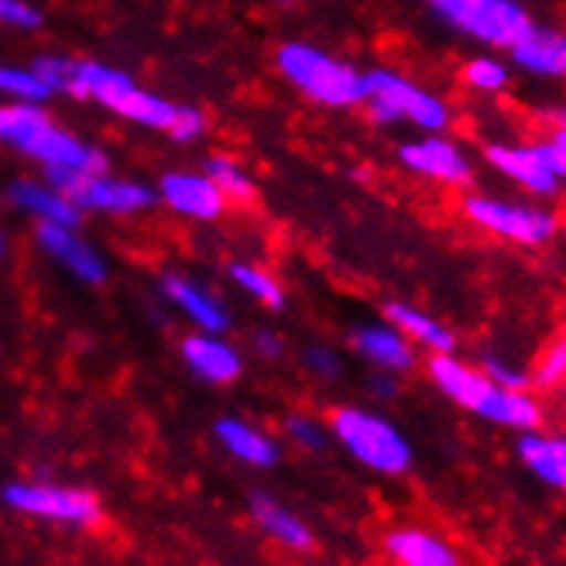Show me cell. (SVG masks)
I'll list each match as a JSON object with an SVG mask.
<instances>
[{"instance_id":"cell-20","label":"cell","mask_w":566,"mask_h":566,"mask_svg":"<svg viewBox=\"0 0 566 566\" xmlns=\"http://www.w3.org/2000/svg\"><path fill=\"white\" fill-rule=\"evenodd\" d=\"M515 457L539 484L566 491V437H549L543 429L518 432Z\"/></svg>"},{"instance_id":"cell-23","label":"cell","mask_w":566,"mask_h":566,"mask_svg":"<svg viewBox=\"0 0 566 566\" xmlns=\"http://www.w3.org/2000/svg\"><path fill=\"white\" fill-rule=\"evenodd\" d=\"M251 522L269 536L272 543L292 549V553H306L316 546L313 528L298 518L292 509H285L279 497L272 494H251Z\"/></svg>"},{"instance_id":"cell-5","label":"cell","mask_w":566,"mask_h":566,"mask_svg":"<svg viewBox=\"0 0 566 566\" xmlns=\"http://www.w3.org/2000/svg\"><path fill=\"white\" fill-rule=\"evenodd\" d=\"M326 429L360 468H368L381 478H402L412 471L416 450L409 437L381 412L360 409V406H337L329 412Z\"/></svg>"},{"instance_id":"cell-11","label":"cell","mask_w":566,"mask_h":566,"mask_svg":"<svg viewBox=\"0 0 566 566\" xmlns=\"http://www.w3.org/2000/svg\"><path fill=\"white\" fill-rule=\"evenodd\" d=\"M398 165L426 182L450 186V189H471L478 176L468 148L447 135H422L398 145Z\"/></svg>"},{"instance_id":"cell-19","label":"cell","mask_w":566,"mask_h":566,"mask_svg":"<svg viewBox=\"0 0 566 566\" xmlns=\"http://www.w3.org/2000/svg\"><path fill=\"white\" fill-rule=\"evenodd\" d=\"M161 292H165V298L189 319V323H196L199 329H207V333H227L230 329V313H227V306L220 303V298L210 292V289H203L199 282H192L189 275H176V272H169L161 279Z\"/></svg>"},{"instance_id":"cell-17","label":"cell","mask_w":566,"mask_h":566,"mask_svg":"<svg viewBox=\"0 0 566 566\" xmlns=\"http://www.w3.org/2000/svg\"><path fill=\"white\" fill-rule=\"evenodd\" d=\"M158 196L165 199V207L176 210L179 217L199 220V223H210L220 220L227 210V199L217 189V182L207 172H169L161 176Z\"/></svg>"},{"instance_id":"cell-36","label":"cell","mask_w":566,"mask_h":566,"mask_svg":"<svg viewBox=\"0 0 566 566\" xmlns=\"http://www.w3.org/2000/svg\"><path fill=\"white\" fill-rule=\"evenodd\" d=\"M546 120H549V124H566V107L549 111V114H546Z\"/></svg>"},{"instance_id":"cell-6","label":"cell","mask_w":566,"mask_h":566,"mask_svg":"<svg viewBox=\"0 0 566 566\" xmlns=\"http://www.w3.org/2000/svg\"><path fill=\"white\" fill-rule=\"evenodd\" d=\"M279 73L303 93L306 99L329 111L360 107L364 99V73L350 62L329 55L310 42H289L279 49Z\"/></svg>"},{"instance_id":"cell-18","label":"cell","mask_w":566,"mask_h":566,"mask_svg":"<svg viewBox=\"0 0 566 566\" xmlns=\"http://www.w3.org/2000/svg\"><path fill=\"white\" fill-rule=\"evenodd\" d=\"M182 360L196 378H203L210 385H234L244 371L238 347H230L223 340V333H207V329L189 333L182 340Z\"/></svg>"},{"instance_id":"cell-15","label":"cell","mask_w":566,"mask_h":566,"mask_svg":"<svg viewBox=\"0 0 566 566\" xmlns=\"http://www.w3.org/2000/svg\"><path fill=\"white\" fill-rule=\"evenodd\" d=\"M350 347L360 360H368L375 371H388V375H412L419 368V354L409 344V337H402L388 319L381 323H360L350 329Z\"/></svg>"},{"instance_id":"cell-2","label":"cell","mask_w":566,"mask_h":566,"mask_svg":"<svg viewBox=\"0 0 566 566\" xmlns=\"http://www.w3.org/2000/svg\"><path fill=\"white\" fill-rule=\"evenodd\" d=\"M426 378L443 398H450L453 406H460L463 412H471L491 426L515 429V432L543 429L546 416L536 395L494 385L478 364L460 360L457 354H429Z\"/></svg>"},{"instance_id":"cell-13","label":"cell","mask_w":566,"mask_h":566,"mask_svg":"<svg viewBox=\"0 0 566 566\" xmlns=\"http://www.w3.org/2000/svg\"><path fill=\"white\" fill-rule=\"evenodd\" d=\"M381 553L391 566H468L463 553L429 525H391L381 536Z\"/></svg>"},{"instance_id":"cell-1","label":"cell","mask_w":566,"mask_h":566,"mask_svg":"<svg viewBox=\"0 0 566 566\" xmlns=\"http://www.w3.org/2000/svg\"><path fill=\"white\" fill-rule=\"evenodd\" d=\"M52 93H65L76 99H90L104 111L117 114L120 120H130L138 127L165 130L172 142H196L207 135V114L189 104H172L142 83L130 80L124 70L90 59H65V55H42L31 62Z\"/></svg>"},{"instance_id":"cell-14","label":"cell","mask_w":566,"mask_h":566,"mask_svg":"<svg viewBox=\"0 0 566 566\" xmlns=\"http://www.w3.org/2000/svg\"><path fill=\"white\" fill-rule=\"evenodd\" d=\"M35 241L39 248L62 264L73 279H80L83 285H104L107 282V261L99 254L83 234L80 227H65V223H39L35 227Z\"/></svg>"},{"instance_id":"cell-38","label":"cell","mask_w":566,"mask_h":566,"mask_svg":"<svg viewBox=\"0 0 566 566\" xmlns=\"http://www.w3.org/2000/svg\"><path fill=\"white\" fill-rule=\"evenodd\" d=\"M279 4H289V0H279Z\"/></svg>"},{"instance_id":"cell-24","label":"cell","mask_w":566,"mask_h":566,"mask_svg":"<svg viewBox=\"0 0 566 566\" xmlns=\"http://www.w3.org/2000/svg\"><path fill=\"white\" fill-rule=\"evenodd\" d=\"M213 432L220 447L234 460L248 463V468H275L279 463V443L244 419H220Z\"/></svg>"},{"instance_id":"cell-9","label":"cell","mask_w":566,"mask_h":566,"mask_svg":"<svg viewBox=\"0 0 566 566\" xmlns=\"http://www.w3.org/2000/svg\"><path fill=\"white\" fill-rule=\"evenodd\" d=\"M4 505L18 515H31L42 522L93 528L104 522V502L86 488H65V484H45V481H14L0 491Z\"/></svg>"},{"instance_id":"cell-34","label":"cell","mask_w":566,"mask_h":566,"mask_svg":"<svg viewBox=\"0 0 566 566\" xmlns=\"http://www.w3.org/2000/svg\"><path fill=\"white\" fill-rule=\"evenodd\" d=\"M371 395L378 398V402H395L398 395H402V378L398 375H388V371H375L371 381H368Z\"/></svg>"},{"instance_id":"cell-37","label":"cell","mask_w":566,"mask_h":566,"mask_svg":"<svg viewBox=\"0 0 566 566\" xmlns=\"http://www.w3.org/2000/svg\"><path fill=\"white\" fill-rule=\"evenodd\" d=\"M8 251H11V241H8V234H4V227H0V261L8 258Z\"/></svg>"},{"instance_id":"cell-27","label":"cell","mask_w":566,"mask_h":566,"mask_svg":"<svg viewBox=\"0 0 566 566\" xmlns=\"http://www.w3.org/2000/svg\"><path fill=\"white\" fill-rule=\"evenodd\" d=\"M230 279H234V285L241 292H248L251 298H258L261 306H269V310H282L285 306V289H282V282L272 272L258 269V264H248V261L230 264Z\"/></svg>"},{"instance_id":"cell-21","label":"cell","mask_w":566,"mask_h":566,"mask_svg":"<svg viewBox=\"0 0 566 566\" xmlns=\"http://www.w3.org/2000/svg\"><path fill=\"white\" fill-rule=\"evenodd\" d=\"M385 319L402 333V337H409L412 347H422L429 354H457V333L453 326H447L440 316H432L412 303H388L385 306Z\"/></svg>"},{"instance_id":"cell-32","label":"cell","mask_w":566,"mask_h":566,"mask_svg":"<svg viewBox=\"0 0 566 566\" xmlns=\"http://www.w3.org/2000/svg\"><path fill=\"white\" fill-rule=\"evenodd\" d=\"M0 24L35 31L42 28V11L35 4H28V0H0Z\"/></svg>"},{"instance_id":"cell-28","label":"cell","mask_w":566,"mask_h":566,"mask_svg":"<svg viewBox=\"0 0 566 566\" xmlns=\"http://www.w3.org/2000/svg\"><path fill=\"white\" fill-rule=\"evenodd\" d=\"M0 93L14 104H45L49 96H55L31 65H0Z\"/></svg>"},{"instance_id":"cell-30","label":"cell","mask_w":566,"mask_h":566,"mask_svg":"<svg viewBox=\"0 0 566 566\" xmlns=\"http://www.w3.org/2000/svg\"><path fill=\"white\" fill-rule=\"evenodd\" d=\"M478 368L494 381V385H502V388H515V391H532V371L522 368V364L502 357V354H488Z\"/></svg>"},{"instance_id":"cell-29","label":"cell","mask_w":566,"mask_h":566,"mask_svg":"<svg viewBox=\"0 0 566 566\" xmlns=\"http://www.w3.org/2000/svg\"><path fill=\"white\" fill-rule=\"evenodd\" d=\"M566 385V333L543 350L539 364L532 368V388H559Z\"/></svg>"},{"instance_id":"cell-26","label":"cell","mask_w":566,"mask_h":566,"mask_svg":"<svg viewBox=\"0 0 566 566\" xmlns=\"http://www.w3.org/2000/svg\"><path fill=\"white\" fill-rule=\"evenodd\" d=\"M203 172L217 182L223 199H234V203H251L254 199V179L248 176L244 165L230 155H210L203 161Z\"/></svg>"},{"instance_id":"cell-7","label":"cell","mask_w":566,"mask_h":566,"mask_svg":"<svg viewBox=\"0 0 566 566\" xmlns=\"http://www.w3.org/2000/svg\"><path fill=\"white\" fill-rule=\"evenodd\" d=\"M460 217L484 230V234L509 241L515 248H546L559 234L556 210L543 203H525V199L491 196V192H463Z\"/></svg>"},{"instance_id":"cell-16","label":"cell","mask_w":566,"mask_h":566,"mask_svg":"<svg viewBox=\"0 0 566 566\" xmlns=\"http://www.w3.org/2000/svg\"><path fill=\"white\" fill-rule=\"evenodd\" d=\"M512 65L518 73L546 83L566 80V31L553 24H532L525 35L509 49Z\"/></svg>"},{"instance_id":"cell-3","label":"cell","mask_w":566,"mask_h":566,"mask_svg":"<svg viewBox=\"0 0 566 566\" xmlns=\"http://www.w3.org/2000/svg\"><path fill=\"white\" fill-rule=\"evenodd\" d=\"M0 145L59 172H107V155L55 124L39 104H0Z\"/></svg>"},{"instance_id":"cell-25","label":"cell","mask_w":566,"mask_h":566,"mask_svg":"<svg viewBox=\"0 0 566 566\" xmlns=\"http://www.w3.org/2000/svg\"><path fill=\"white\" fill-rule=\"evenodd\" d=\"M460 83L468 90H474V93H481V96H497V93H505L512 86V65L502 55L481 52V55L463 62Z\"/></svg>"},{"instance_id":"cell-22","label":"cell","mask_w":566,"mask_h":566,"mask_svg":"<svg viewBox=\"0 0 566 566\" xmlns=\"http://www.w3.org/2000/svg\"><path fill=\"white\" fill-rule=\"evenodd\" d=\"M8 199L24 210L28 217H35L39 223H65V227H80L83 213L80 207L73 203L70 196L62 189H55L49 179L45 182H35V179H18L8 186Z\"/></svg>"},{"instance_id":"cell-8","label":"cell","mask_w":566,"mask_h":566,"mask_svg":"<svg viewBox=\"0 0 566 566\" xmlns=\"http://www.w3.org/2000/svg\"><path fill=\"white\" fill-rule=\"evenodd\" d=\"M450 31L491 52H509L536 24L522 0H426Z\"/></svg>"},{"instance_id":"cell-12","label":"cell","mask_w":566,"mask_h":566,"mask_svg":"<svg viewBox=\"0 0 566 566\" xmlns=\"http://www.w3.org/2000/svg\"><path fill=\"white\" fill-rule=\"evenodd\" d=\"M484 165L491 172H497L502 179L515 182L522 192L536 196V199H553L563 189L559 172L553 169V161L546 155L543 142H491L484 148Z\"/></svg>"},{"instance_id":"cell-4","label":"cell","mask_w":566,"mask_h":566,"mask_svg":"<svg viewBox=\"0 0 566 566\" xmlns=\"http://www.w3.org/2000/svg\"><path fill=\"white\" fill-rule=\"evenodd\" d=\"M360 107L368 111L371 124L398 127L409 124L422 135H447L453 124L450 99L440 93L422 90L406 73L398 70H368L364 73V99Z\"/></svg>"},{"instance_id":"cell-33","label":"cell","mask_w":566,"mask_h":566,"mask_svg":"<svg viewBox=\"0 0 566 566\" xmlns=\"http://www.w3.org/2000/svg\"><path fill=\"white\" fill-rule=\"evenodd\" d=\"M303 360H306V368H310L316 378H323V381H337V378L344 375V360H340V354H337V350H329V347H310Z\"/></svg>"},{"instance_id":"cell-35","label":"cell","mask_w":566,"mask_h":566,"mask_svg":"<svg viewBox=\"0 0 566 566\" xmlns=\"http://www.w3.org/2000/svg\"><path fill=\"white\" fill-rule=\"evenodd\" d=\"M254 347L261 357H282V337H275V333L269 329H261L258 337H254Z\"/></svg>"},{"instance_id":"cell-10","label":"cell","mask_w":566,"mask_h":566,"mask_svg":"<svg viewBox=\"0 0 566 566\" xmlns=\"http://www.w3.org/2000/svg\"><path fill=\"white\" fill-rule=\"evenodd\" d=\"M45 179L62 189L80 207V213H111V217H138L155 207L158 192L145 182L117 179L111 172H59L45 169Z\"/></svg>"},{"instance_id":"cell-31","label":"cell","mask_w":566,"mask_h":566,"mask_svg":"<svg viewBox=\"0 0 566 566\" xmlns=\"http://www.w3.org/2000/svg\"><path fill=\"white\" fill-rule=\"evenodd\" d=\"M285 432L289 437L303 447V450H310V453H319V450H326V440H329V429L323 426V422H316V419H310V416H289L285 419Z\"/></svg>"}]
</instances>
